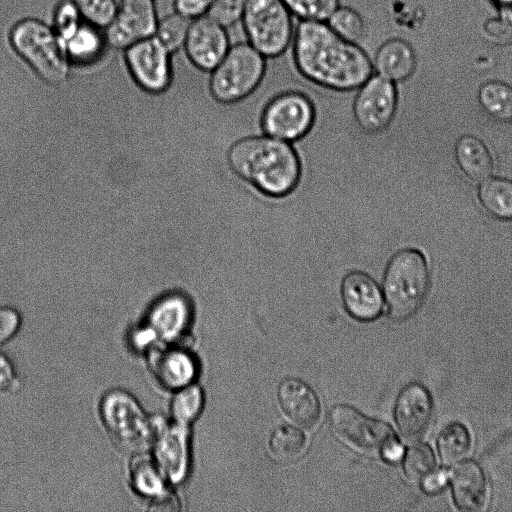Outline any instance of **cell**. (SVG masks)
<instances>
[{"label": "cell", "mask_w": 512, "mask_h": 512, "mask_svg": "<svg viewBox=\"0 0 512 512\" xmlns=\"http://www.w3.org/2000/svg\"><path fill=\"white\" fill-rule=\"evenodd\" d=\"M291 50L296 71L325 89L352 91L374 73L366 50L338 36L324 21H299Z\"/></svg>", "instance_id": "cell-1"}, {"label": "cell", "mask_w": 512, "mask_h": 512, "mask_svg": "<svg viewBox=\"0 0 512 512\" xmlns=\"http://www.w3.org/2000/svg\"><path fill=\"white\" fill-rule=\"evenodd\" d=\"M231 170L262 194L283 197L297 186L301 163L294 148L271 136H251L233 143L227 152Z\"/></svg>", "instance_id": "cell-2"}, {"label": "cell", "mask_w": 512, "mask_h": 512, "mask_svg": "<svg viewBox=\"0 0 512 512\" xmlns=\"http://www.w3.org/2000/svg\"><path fill=\"white\" fill-rule=\"evenodd\" d=\"M430 274L424 255L417 249L396 252L385 268L383 296L389 314L405 320L422 306L428 293Z\"/></svg>", "instance_id": "cell-3"}, {"label": "cell", "mask_w": 512, "mask_h": 512, "mask_svg": "<svg viewBox=\"0 0 512 512\" xmlns=\"http://www.w3.org/2000/svg\"><path fill=\"white\" fill-rule=\"evenodd\" d=\"M13 49L49 85L60 86L69 75L70 62L53 28L33 17L18 21L10 32Z\"/></svg>", "instance_id": "cell-4"}, {"label": "cell", "mask_w": 512, "mask_h": 512, "mask_svg": "<svg viewBox=\"0 0 512 512\" xmlns=\"http://www.w3.org/2000/svg\"><path fill=\"white\" fill-rule=\"evenodd\" d=\"M267 58L247 42L231 45L210 72L209 90L219 103L232 104L251 95L266 74Z\"/></svg>", "instance_id": "cell-5"}, {"label": "cell", "mask_w": 512, "mask_h": 512, "mask_svg": "<svg viewBox=\"0 0 512 512\" xmlns=\"http://www.w3.org/2000/svg\"><path fill=\"white\" fill-rule=\"evenodd\" d=\"M294 19L281 0H247L240 23L247 43L265 58L273 59L291 47Z\"/></svg>", "instance_id": "cell-6"}, {"label": "cell", "mask_w": 512, "mask_h": 512, "mask_svg": "<svg viewBox=\"0 0 512 512\" xmlns=\"http://www.w3.org/2000/svg\"><path fill=\"white\" fill-rule=\"evenodd\" d=\"M100 414L109 434L124 449L139 452L152 445L153 421L128 392H107L100 403Z\"/></svg>", "instance_id": "cell-7"}, {"label": "cell", "mask_w": 512, "mask_h": 512, "mask_svg": "<svg viewBox=\"0 0 512 512\" xmlns=\"http://www.w3.org/2000/svg\"><path fill=\"white\" fill-rule=\"evenodd\" d=\"M315 118L310 98L300 91L290 90L274 96L265 106L261 127L268 136L295 141L308 133Z\"/></svg>", "instance_id": "cell-8"}, {"label": "cell", "mask_w": 512, "mask_h": 512, "mask_svg": "<svg viewBox=\"0 0 512 512\" xmlns=\"http://www.w3.org/2000/svg\"><path fill=\"white\" fill-rule=\"evenodd\" d=\"M397 108L394 82L373 73L359 88L353 104L354 118L368 133H378L392 122Z\"/></svg>", "instance_id": "cell-9"}, {"label": "cell", "mask_w": 512, "mask_h": 512, "mask_svg": "<svg viewBox=\"0 0 512 512\" xmlns=\"http://www.w3.org/2000/svg\"><path fill=\"white\" fill-rule=\"evenodd\" d=\"M330 424L338 438L366 453L380 452L388 443L397 439L386 423L369 418L345 404L332 409Z\"/></svg>", "instance_id": "cell-10"}, {"label": "cell", "mask_w": 512, "mask_h": 512, "mask_svg": "<svg viewBox=\"0 0 512 512\" xmlns=\"http://www.w3.org/2000/svg\"><path fill=\"white\" fill-rule=\"evenodd\" d=\"M126 66L132 79L143 90L160 93L172 78L169 51L156 36H151L126 48Z\"/></svg>", "instance_id": "cell-11"}, {"label": "cell", "mask_w": 512, "mask_h": 512, "mask_svg": "<svg viewBox=\"0 0 512 512\" xmlns=\"http://www.w3.org/2000/svg\"><path fill=\"white\" fill-rule=\"evenodd\" d=\"M157 24L154 0H120L115 17L107 26L105 38L114 48H128L153 36Z\"/></svg>", "instance_id": "cell-12"}, {"label": "cell", "mask_w": 512, "mask_h": 512, "mask_svg": "<svg viewBox=\"0 0 512 512\" xmlns=\"http://www.w3.org/2000/svg\"><path fill=\"white\" fill-rule=\"evenodd\" d=\"M231 45L227 28L205 15L191 21L183 47L195 68L211 72L225 57Z\"/></svg>", "instance_id": "cell-13"}, {"label": "cell", "mask_w": 512, "mask_h": 512, "mask_svg": "<svg viewBox=\"0 0 512 512\" xmlns=\"http://www.w3.org/2000/svg\"><path fill=\"white\" fill-rule=\"evenodd\" d=\"M154 462L171 483L182 482L189 468V435L185 425L153 421Z\"/></svg>", "instance_id": "cell-14"}, {"label": "cell", "mask_w": 512, "mask_h": 512, "mask_svg": "<svg viewBox=\"0 0 512 512\" xmlns=\"http://www.w3.org/2000/svg\"><path fill=\"white\" fill-rule=\"evenodd\" d=\"M192 317L189 299L179 292L158 298L147 314V327L156 338L173 341L182 336Z\"/></svg>", "instance_id": "cell-15"}, {"label": "cell", "mask_w": 512, "mask_h": 512, "mask_svg": "<svg viewBox=\"0 0 512 512\" xmlns=\"http://www.w3.org/2000/svg\"><path fill=\"white\" fill-rule=\"evenodd\" d=\"M432 400L428 390L411 383L400 392L395 405V419L401 434L408 440L421 438L430 423Z\"/></svg>", "instance_id": "cell-16"}, {"label": "cell", "mask_w": 512, "mask_h": 512, "mask_svg": "<svg viewBox=\"0 0 512 512\" xmlns=\"http://www.w3.org/2000/svg\"><path fill=\"white\" fill-rule=\"evenodd\" d=\"M344 306L354 318L373 320L383 308V294L374 279L362 271L348 273L342 280Z\"/></svg>", "instance_id": "cell-17"}, {"label": "cell", "mask_w": 512, "mask_h": 512, "mask_svg": "<svg viewBox=\"0 0 512 512\" xmlns=\"http://www.w3.org/2000/svg\"><path fill=\"white\" fill-rule=\"evenodd\" d=\"M277 394L283 412L293 423L311 428L319 421L320 401L305 382L286 378L279 384Z\"/></svg>", "instance_id": "cell-18"}, {"label": "cell", "mask_w": 512, "mask_h": 512, "mask_svg": "<svg viewBox=\"0 0 512 512\" xmlns=\"http://www.w3.org/2000/svg\"><path fill=\"white\" fill-rule=\"evenodd\" d=\"M150 366L166 388L178 390L192 384L197 368L192 355L176 346H165L151 353Z\"/></svg>", "instance_id": "cell-19"}, {"label": "cell", "mask_w": 512, "mask_h": 512, "mask_svg": "<svg viewBox=\"0 0 512 512\" xmlns=\"http://www.w3.org/2000/svg\"><path fill=\"white\" fill-rule=\"evenodd\" d=\"M450 480L453 499L460 510L476 512L484 509L488 498L487 481L477 462L466 460L458 463Z\"/></svg>", "instance_id": "cell-20"}, {"label": "cell", "mask_w": 512, "mask_h": 512, "mask_svg": "<svg viewBox=\"0 0 512 512\" xmlns=\"http://www.w3.org/2000/svg\"><path fill=\"white\" fill-rule=\"evenodd\" d=\"M372 65L374 73L394 83L401 82L414 72L415 53L405 40L391 38L377 48L372 58Z\"/></svg>", "instance_id": "cell-21"}, {"label": "cell", "mask_w": 512, "mask_h": 512, "mask_svg": "<svg viewBox=\"0 0 512 512\" xmlns=\"http://www.w3.org/2000/svg\"><path fill=\"white\" fill-rule=\"evenodd\" d=\"M454 155L461 171L472 181L482 182L493 172L494 160L487 145L474 135H463L455 144Z\"/></svg>", "instance_id": "cell-22"}, {"label": "cell", "mask_w": 512, "mask_h": 512, "mask_svg": "<svg viewBox=\"0 0 512 512\" xmlns=\"http://www.w3.org/2000/svg\"><path fill=\"white\" fill-rule=\"evenodd\" d=\"M105 37L90 23H80L62 47L70 64L86 66L100 59L104 51Z\"/></svg>", "instance_id": "cell-23"}, {"label": "cell", "mask_w": 512, "mask_h": 512, "mask_svg": "<svg viewBox=\"0 0 512 512\" xmlns=\"http://www.w3.org/2000/svg\"><path fill=\"white\" fill-rule=\"evenodd\" d=\"M478 197L483 208L500 220H512V180L502 177L482 181Z\"/></svg>", "instance_id": "cell-24"}, {"label": "cell", "mask_w": 512, "mask_h": 512, "mask_svg": "<svg viewBox=\"0 0 512 512\" xmlns=\"http://www.w3.org/2000/svg\"><path fill=\"white\" fill-rule=\"evenodd\" d=\"M437 446L440 460L445 466L457 465L470 452V433L462 423H450L439 434Z\"/></svg>", "instance_id": "cell-25"}, {"label": "cell", "mask_w": 512, "mask_h": 512, "mask_svg": "<svg viewBox=\"0 0 512 512\" xmlns=\"http://www.w3.org/2000/svg\"><path fill=\"white\" fill-rule=\"evenodd\" d=\"M478 100L483 110L493 119H512V87L501 81L484 83L478 92Z\"/></svg>", "instance_id": "cell-26"}, {"label": "cell", "mask_w": 512, "mask_h": 512, "mask_svg": "<svg viewBox=\"0 0 512 512\" xmlns=\"http://www.w3.org/2000/svg\"><path fill=\"white\" fill-rule=\"evenodd\" d=\"M131 482L134 489L145 497L156 499L166 493V480L154 460L138 458L131 465Z\"/></svg>", "instance_id": "cell-27"}, {"label": "cell", "mask_w": 512, "mask_h": 512, "mask_svg": "<svg viewBox=\"0 0 512 512\" xmlns=\"http://www.w3.org/2000/svg\"><path fill=\"white\" fill-rule=\"evenodd\" d=\"M325 22L338 36L354 43H359L366 32V24L361 14L354 8L341 4Z\"/></svg>", "instance_id": "cell-28"}, {"label": "cell", "mask_w": 512, "mask_h": 512, "mask_svg": "<svg viewBox=\"0 0 512 512\" xmlns=\"http://www.w3.org/2000/svg\"><path fill=\"white\" fill-rule=\"evenodd\" d=\"M306 445L305 435L291 425H281L271 434L269 448L279 460L290 461L298 457Z\"/></svg>", "instance_id": "cell-29"}, {"label": "cell", "mask_w": 512, "mask_h": 512, "mask_svg": "<svg viewBox=\"0 0 512 512\" xmlns=\"http://www.w3.org/2000/svg\"><path fill=\"white\" fill-rule=\"evenodd\" d=\"M203 406V393L199 386L189 384L177 390L171 401L173 421L188 426L199 415Z\"/></svg>", "instance_id": "cell-30"}, {"label": "cell", "mask_w": 512, "mask_h": 512, "mask_svg": "<svg viewBox=\"0 0 512 512\" xmlns=\"http://www.w3.org/2000/svg\"><path fill=\"white\" fill-rule=\"evenodd\" d=\"M191 21L178 12L168 14L157 24L156 37L169 52H176L184 46Z\"/></svg>", "instance_id": "cell-31"}, {"label": "cell", "mask_w": 512, "mask_h": 512, "mask_svg": "<svg viewBox=\"0 0 512 512\" xmlns=\"http://www.w3.org/2000/svg\"><path fill=\"white\" fill-rule=\"evenodd\" d=\"M405 475L414 482H421L435 469V455L425 443H416L406 452L404 464Z\"/></svg>", "instance_id": "cell-32"}, {"label": "cell", "mask_w": 512, "mask_h": 512, "mask_svg": "<svg viewBox=\"0 0 512 512\" xmlns=\"http://www.w3.org/2000/svg\"><path fill=\"white\" fill-rule=\"evenodd\" d=\"M299 21H326L340 0H281Z\"/></svg>", "instance_id": "cell-33"}, {"label": "cell", "mask_w": 512, "mask_h": 512, "mask_svg": "<svg viewBox=\"0 0 512 512\" xmlns=\"http://www.w3.org/2000/svg\"><path fill=\"white\" fill-rule=\"evenodd\" d=\"M80 13L72 0H59L51 15V27L61 45L80 25Z\"/></svg>", "instance_id": "cell-34"}, {"label": "cell", "mask_w": 512, "mask_h": 512, "mask_svg": "<svg viewBox=\"0 0 512 512\" xmlns=\"http://www.w3.org/2000/svg\"><path fill=\"white\" fill-rule=\"evenodd\" d=\"M80 15L97 27H107L114 19L118 5L116 0H72Z\"/></svg>", "instance_id": "cell-35"}, {"label": "cell", "mask_w": 512, "mask_h": 512, "mask_svg": "<svg viewBox=\"0 0 512 512\" xmlns=\"http://www.w3.org/2000/svg\"><path fill=\"white\" fill-rule=\"evenodd\" d=\"M247 0H214L207 16L225 28L241 22Z\"/></svg>", "instance_id": "cell-36"}, {"label": "cell", "mask_w": 512, "mask_h": 512, "mask_svg": "<svg viewBox=\"0 0 512 512\" xmlns=\"http://www.w3.org/2000/svg\"><path fill=\"white\" fill-rule=\"evenodd\" d=\"M21 317L17 310L8 306H0V344L10 340L18 331Z\"/></svg>", "instance_id": "cell-37"}, {"label": "cell", "mask_w": 512, "mask_h": 512, "mask_svg": "<svg viewBox=\"0 0 512 512\" xmlns=\"http://www.w3.org/2000/svg\"><path fill=\"white\" fill-rule=\"evenodd\" d=\"M214 0H174L176 12L193 20L207 15Z\"/></svg>", "instance_id": "cell-38"}, {"label": "cell", "mask_w": 512, "mask_h": 512, "mask_svg": "<svg viewBox=\"0 0 512 512\" xmlns=\"http://www.w3.org/2000/svg\"><path fill=\"white\" fill-rule=\"evenodd\" d=\"M448 479V474L443 469H434L422 481V489L429 494L436 493L443 489Z\"/></svg>", "instance_id": "cell-39"}, {"label": "cell", "mask_w": 512, "mask_h": 512, "mask_svg": "<svg viewBox=\"0 0 512 512\" xmlns=\"http://www.w3.org/2000/svg\"><path fill=\"white\" fill-rule=\"evenodd\" d=\"M15 383V370L9 359L0 352V391L12 388Z\"/></svg>", "instance_id": "cell-40"}, {"label": "cell", "mask_w": 512, "mask_h": 512, "mask_svg": "<svg viewBox=\"0 0 512 512\" xmlns=\"http://www.w3.org/2000/svg\"><path fill=\"white\" fill-rule=\"evenodd\" d=\"M380 453L386 461L396 462L402 457L403 447L398 439H395L383 447Z\"/></svg>", "instance_id": "cell-41"}, {"label": "cell", "mask_w": 512, "mask_h": 512, "mask_svg": "<svg viewBox=\"0 0 512 512\" xmlns=\"http://www.w3.org/2000/svg\"><path fill=\"white\" fill-rule=\"evenodd\" d=\"M500 25L512 34V3L501 7Z\"/></svg>", "instance_id": "cell-42"}, {"label": "cell", "mask_w": 512, "mask_h": 512, "mask_svg": "<svg viewBox=\"0 0 512 512\" xmlns=\"http://www.w3.org/2000/svg\"><path fill=\"white\" fill-rule=\"evenodd\" d=\"M497 2L501 7L507 6L512 3V0H494Z\"/></svg>", "instance_id": "cell-43"}]
</instances>
